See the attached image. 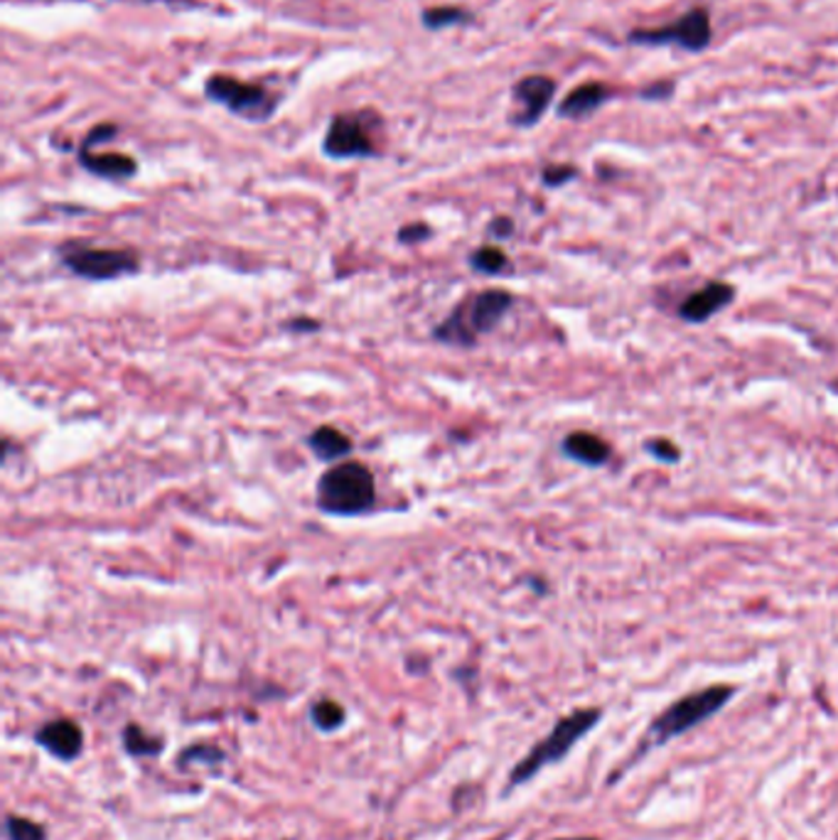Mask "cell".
<instances>
[{
  "label": "cell",
  "mask_w": 838,
  "mask_h": 840,
  "mask_svg": "<svg viewBox=\"0 0 838 840\" xmlns=\"http://www.w3.org/2000/svg\"><path fill=\"white\" fill-rule=\"evenodd\" d=\"M204 91L209 99L222 103L225 109L247 121H269L278 107L276 93H271L269 89H263L261 84H251V81L235 79L229 74L209 77Z\"/></svg>",
  "instance_id": "cell-7"
},
{
  "label": "cell",
  "mask_w": 838,
  "mask_h": 840,
  "mask_svg": "<svg viewBox=\"0 0 838 840\" xmlns=\"http://www.w3.org/2000/svg\"><path fill=\"white\" fill-rule=\"evenodd\" d=\"M600 716L602 713L598 708H580L558 720L553 730L546 734L541 742H537V747H533V750L523 757V760H519L515 769H511L509 789H515L523 784V781H529L531 777H537L543 767L563 760V757L573 750V744L578 740H583L586 734L598 726Z\"/></svg>",
  "instance_id": "cell-3"
},
{
  "label": "cell",
  "mask_w": 838,
  "mask_h": 840,
  "mask_svg": "<svg viewBox=\"0 0 838 840\" xmlns=\"http://www.w3.org/2000/svg\"><path fill=\"white\" fill-rule=\"evenodd\" d=\"M60 261L84 280H119L138 271V256L131 249L89 247L87 241H67L60 247Z\"/></svg>",
  "instance_id": "cell-5"
},
{
  "label": "cell",
  "mask_w": 838,
  "mask_h": 840,
  "mask_svg": "<svg viewBox=\"0 0 838 840\" xmlns=\"http://www.w3.org/2000/svg\"><path fill=\"white\" fill-rule=\"evenodd\" d=\"M511 302H515V298L499 288L482 290V293L465 298L436 327L433 337L438 342L452 347H475L482 334L492 332L502 322L505 314L511 310Z\"/></svg>",
  "instance_id": "cell-1"
},
{
  "label": "cell",
  "mask_w": 838,
  "mask_h": 840,
  "mask_svg": "<svg viewBox=\"0 0 838 840\" xmlns=\"http://www.w3.org/2000/svg\"><path fill=\"white\" fill-rule=\"evenodd\" d=\"M308 446L325 462H337L352 452V442H349L342 430H337L332 426H320L312 430L308 436Z\"/></svg>",
  "instance_id": "cell-15"
},
{
  "label": "cell",
  "mask_w": 838,
  "mask_h": 840,
  "mask_svg": "<svg viewBox=\"0 0 838 840\" xmlns=\"http://www.w3.org/2000/svg\"><path fill=\"white\" fill-rule=\"evenodd\" d=\"M430 237V229L426 224H409L399 231V239L403 243H418Z\"/></svg>",
  "instance_id": "cell-24"
},
{
  "label": "cell",
  "mask_w": 838,
  "mask_h": 840,
  "mask_svg": "<svg viewBox=\"0 0 838 840\" xmlns=\"http://www.w3.org/2000/svg\"><path fill=\"white\" fill-rule=\"evenodd\" d=\"M732 696H736V688L726 683H716V686L704 688V691H696V693L674 700L665 713L657 716L655 722H651V728H649L651 740H655L657 744H665L671 738H679V734L694 730L708 718H714L718 710H724Z\"/></svg>",
  "instance_id": "cell-4"
},
{
  "label": "cell",
  "mask_w": 838,
  "mask_h": 840,
  "mask_svg": "<svg viewBox=\"0 0 838 840\" xmlns=\"http://www.w3.org/2000/svg\"><path fill=\"white\" fill-rule=\"evenodd\" d=\"M556 840H598V838H556Z\"/></svg>",
  "instance_id": "cell-27"
},
{
  "label": "cell",
  "mask_w": 838,
  "mask_h": 840,
  "mask_svg": "<svg viewBox=\"0 0 838 840\" xmlns=\"http://www.w3.org/2000/svg\"><path fill=\"white\" fill-rule=\"evenodd\" d=\"M79 162L81 168L89 170L91 174H99L103 180H128L138 170L133 158L123 153H101V150L89 146L79 148Z\"/></svg>",
  "instance_id": "cell-13"
},
{
  "label": "cell",
  "mask_w": 838,
  "mask_h": 840,
  "mask_svg": "<svg viewBox=\"0 0 838 840\" xmlns=\"http://www.w3.org/2000/svg\"><path fill=\"white\" fill-rule=\"evenodd\" d=\"M470 16L465 13L460 8L452 6H440V8H428L423 13V26L430 30H440V28H450V26H460V22H468Z\"/></svg>",
  "instance_id": "cell-20"
},
{
  "label": "cell",
  "mask_w": 838,
  "mask_h": 840,
  "mask_svg": "<svg viewBox=\"0 0 838 840\" xmlns=\"http://www.w3.org/2000/svg\"><path fill=\"white\" fill-rule=\"evenodd\" d=\"M34 742H38L44 752L57 757V760L72 762L79 757L81 744H84V732H81L74 720L57 718L38 730Z\"/></svg>",
  "instance_id": "cell-10"
},
{
  "label": "cell",
  "mask_w": 838,
  "mask_h": 840,
  "mask_svg": "<svg viewBox=\"0 0 838 840\" xmlns=\"http://www.w3.org/2000/svg\"><path fill=\"white\" fill-rule=\"evenodd\" d=\"M732 298H736V288L724 283V280H714V283H708L706 288L696 290V293L686 298L681 302L679 314L686 322H706L716 312L728 308Z\"/></svg>",
  "instance_id": "cell-11"
},
{
  "label": "cell",
  "mask_w": 838,
  "mask_h": 840,
  "mask_svg": "<svg viewBox=\"0 0 838 840\" xmlns=\"http://www.w3.org/2000/svg\"><path fill=\"white\" fill-rule=\"evenodd\" d=\"M375 123L377 113H340L328 126L322 140L325 156L347 160V158H371L377 153L375 146Z\"/></svg>",
  "instance_id": "cell-8"
},
{
  "label": "cell",
  "mask_w": 838,
  "mask_h": 840,
  "mask_svg": "<svg viewBox=\"0 0 838 840\" xmlns=\"http://www.w3.org/2000/svg\"><path fill=\"white\" fill-rule=\"evenodd\" d=\"M6 836L8 840H48V831L42 823H34L26 816L10 813L6 819Z\"/></svg>",
  "instance_id": "cell-19"
},
{
  "label": "cell",
  "mask_w": 838,
  "mask_h": 840,
  "mask_svg": "<svg viewBox=\"0 0 838 840\" xmlns=\"http://www.w3.org/2000/svg\"><path fill=\"white\" fill-rule=\"evenodd\" d=\"M647 450L651 454H655L657 460H661V462H679V458H681V450L677 446H674L671 440H667V438L649 440L647 442Z\"/></svg>",
  "instance_id": "cell-22"
},
{
  "label": "cell",
  "mask_w": 838,
  "mask_h": 840,
  "mask_svg": "<svg viewBox=\"0 0 838 840\" xmlns=\"http://www.w3.org/2000/svg\"><path fill=\"white\" fill-rule=\"evenodd\" d=\"M511 93H515V101L519 103V111L511 121L519 128H531L549 111L556 97V81L546 74H529L517 81Z\"/></svg>",
  "instance_id": "cell-9"
},
{
  "label": "cell",
  "mask_w": 838,
  "mask_h": 840,
  "mask_svg": "<svg viewBox=\"0 0 838 840\" xmlns=\"http://www.w3.org/2000/svg\"><path fill=\"white\" fill-rule=\"evenodd\" d=\"M576 178H578V170L573 166H549L541 172V180L546 187H563L566 182Z\"/></svg>",
  "instance_id": "cell-21"
},
{
  "label": "cell",
  "mask_w": 838,
  "mask_h": 840,
  "mask_svg": "<svg viewBox=\"0 0 838 840\" xmlns=\"http://www.w3.org/2000/svg\"><path fill=\"white\" fill-rule=\"evenodd\" d=\"M507 263H509L507 253L499 247H480V249L470 253V266L475 268L477 273H485V276L502 273Z\"/></svg>",
  "instance_id": "cell-18"
},
{
  "label": "cell",
  "mask_w": 838,
  "mask_h": 840,
  "mask_svg": "<svg viewBox=\"0 0 838 840\" xmlns=\"http://www.w3.org/2000/svg\"><path fill=\"white\" fill-rule=\"evenodd\" d=\"M345 718H347L345 708L337 703V700H328V698L318 700V703L312 706V710H310L312 726H316L322 732H332L340 726H345Z\"/></svg>",
  "instance_id": "cell-17"
},
{
  "label": "cell",
  "mask_w": 838,
  "mask_h": 840,
  "mask_svg": "<svg viewBox=\"0 0 838 840\" xmlns=\"http://www.w3.org/2000/svg\"><path fill=\"white\" fill-rule=\"evenodd\" d=\"M377 501L375 474L362 462H335L318 482V507L332 517H357Z\"/></svg>",
  "instance_id": "cell-2"
},
{
  "label": "cell",
  "mask_w": 838,
  "mask_h": 840,
  "mask_svg": "<svg viewBox=\"0 0 838 840\" xmlns=\"http://www.w3.org/2000/svg\"><path fill=\"white\" fill-rule=\"evenodd\" d=\"M121 740L123 750L131 757H156L162 752V740H158L156 734H148L141 726H136V722L123 728Z\"/></svg>",
  "instance_id": "cell-16"
},
{
  "label": "cell",
  "mask_w": 838,
  "mask_h": 840,
  "mask_svg": "<svg viewBox=\"0 0 838 840\" xmlns=\"http://www.w3.org/2000/svg\"><path fill=\"white\" fill-rule=\"evenodd\" d=\"M316 320H293V330H316Z\"/></svg>",
  "instance_id": "cell-26"
},
{
  "label": "cell",
  "mask_w": 838,
  "mask_h": 840,
  "mask_svg": "<svg viewBox=\"0 0 838 840\" xmlns=\"http://www.w3.org/2000/svg\"><path fill=\"white\" fill-rule=\"evenodd\" d=\"M714 40L711 13L706 8L686 10L681 18H677L669 26L661 28H645L632 30L627 34V42L639 47H679L684 52L698 54L704 52Z\"/></svg>",
  "instance_id": "cell-6"
},
{
  "label": "cell",
  "mask_w": 838,
  "mask_h": 840,
  "mask_svg": "<svg viewBox=\"0 0 838 840\" xmlns=\"http://www.w3.org/2000/svg\"><path fill=\"white\" fill-rule=\"evenodd\" d=\"M612 99V89L602 81H583L576 89H570L563 101L558 103V116L568 121L588 119L596 111H600L605 103Z\"/></svg>",
  "instance_id": "cell-12"
},
{
  "label": "cell",
  "mask_w": 838,
  "mask_h": 840,
  "mask_svg": "<svg viewBox=\"0 0 838 840\" xmlns=\"http://www.w3.org/2000/svg\"><path fill=\"white\" fill-rule=\"evenodd\" d=\"M563 452L570 460H576L586 467H600L610 460L612 448L602 438L592 433H570L563 440Z\"/></svg>",
  "instance_id": "cell-14"
},
{
  "label": "cell",
  "mask_w": 838,
  "mask_h": 840,
  "mask_svg": "<svg viewBox=\"0 0 838 840\" xmlns=\"http://www.w3.org/2000/svg\"><path fill=\"white\" fill-rule=\"evenodd\" d=\"M490 231L495 233V237H509V233L515 231V224H511L509 219H495Z\"/></svg>",
  "instance_id": "cell-25"
},
{
  "label": "cell",
  "mask_w": 838,
  "mask_h": 840,
  "mask_svg": "<svg viewBox=\"0 0 838 840\" xmlns=\"http://www.w3.org/2000/svg\"><path fill=\"white\" fill-rule=\"evenodd\" d=\"M674 91H677V84H674V81H669V79L651 81L649 87L639 91V99H642V101H669L674 97Z\"/></svg>",
  "instance_id": "cell-23"
}]
</instances>
